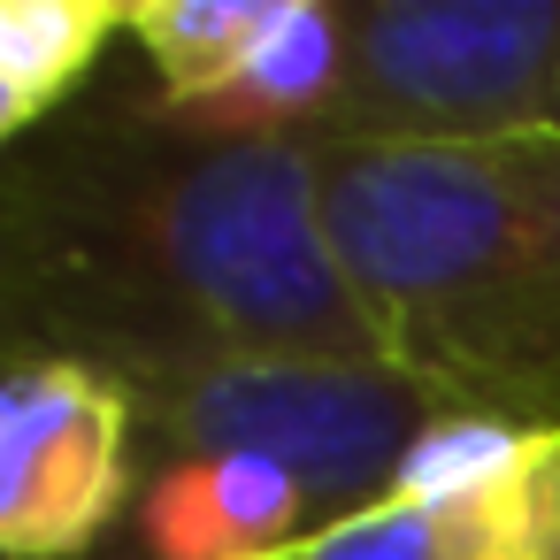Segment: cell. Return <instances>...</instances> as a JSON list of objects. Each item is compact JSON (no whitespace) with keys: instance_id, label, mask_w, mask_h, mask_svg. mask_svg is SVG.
<instances>
[{"instance_id":"8fae6325","label":"cell","mask_w":560,"mask_h":560,"mask_svg":"<svg viewBox=\"0 0 560 560\" xmlns=\"http://www.w3.org/2000/svg\"><path fill=\"white\" fill-rule=\"evenodd\" d=\"M552 131H560V101H552Z\"/></svg>"},{"instance_id":"30bf717a","label":"cell","mask_w":560,"mask_h":560,"mask_svg":"<svg viewBox=\"0 0 560 560\" xmlns=\"http://www.w3.org/2000/svg\"><path fill=\"white\" fill-rule=\"evenodd\" d=\"M269 560H307V545H292V552H269Z\"/></svg>"},{"instance_id":"277c9868","label":"cell","mask_w":560,"mask_h":560,"mask_svg":"<svg viewBox=\"0 0 560 560\" xmlns=\"http://www.w3.org/2000/svg\"><path fill=\"white\" fill-rule=\"evenodd\" d=\"M346 101L330 139L499 147L552 131L560 0H338Z\"/></svg>"},{"instance_id":"52a82bcc","label":"cell","mask_w":560,"mask_h":560,"mask_svg":"<svg viewBox=\"0 0 560 560\" xmlns=\"http://www.w3.org/2000/svg\"><path fill=\"white\" fill-rule=\"evenodd\" d=\"M323 522L307 491L246 453H192L139 483V552L147 560H269L307 545Z\"/></svg>"},{"instance_id":"8992f818","label":"cell","mask_w":560,"mask_h":560,"mask_svg":"<svg viewBox=\"0 0 560 560\" xmlns=\"http://www.w3.org/2000/svg\"><path fill=\"white\" fill-rule=\"evenodd\" d=\"M139 407L93 361H16L0 392V552L85 560L139 491Z\"/></svg>"},{"instance_id":"9c48e42d","label":"cell","mask_w":560,"mask_h":560,"mask_svg":"<svg viewBox=\"0 0 560 560\" xmlns=\"http://www.w3.org/2000/svg\"><path fill=\"white\" fill-rule=\"evenodd\" d=\"M269 24V0H147L131 9V47L147 55L170 108H208Z\"/></svg>"},{"instance_id":"7a4b0ae2","label":"cell","mask_w":560,"mask_h":560,"mask_svg":"<svg viewBox=\"0 0 560 560\" xmlns=\"http://www.w3.org/2000/svg\"><path fill=\"white\" fill-rule=\"evenodd\" d=\"M315 177L384 361L460 415L560 430V131L323 139Z\"/></svg>"},{"instance_id":"3957f363","label":"cell","mask_w":560,"mask_h":560,"mask_svg":"<svg viewBox=\"0 0 560 560\" xmlns=\"http://www.w3.org/2000/svg\"><path fill=\"white\" fill-rule=\"evenodd\" d=\"M139 407L147 476L192 453H246L284 468L315 522H346L407 483L422 445L460 422V407L415 384L392 361H300V353H238V361H177L116 376Z\"/></svg>"},{"instance_id":"6da1fadb","label":"cell","mask_w":560,"mask_h":560,"mask_svg":"<svg viewBox=\"0 0 560 560\" xmlns=\"http://www.w3.org/2000/svg\"><path fill=\"white\" fill-rule=\"evenodd\" d=\"M9 307L16 361L108 376L238 353L384 361L323 223L315 147L215 139L162 101L62 124L16 162Z\"/></svg>"},{"instance_id":"ba28073f","label":"cell","mask_w":560,"mask_h":560,"mask_svg":"<svg viewBox=\"0 0 560 560\" xmlns=\"http://www.w3.org/2000/svg\"><path fill=\"white\" fill-rule=\"evenodd\" d=\"M124 32L131 9L116 0H9L0 9V131L24 139L32 124H47V108Z\"/></svg>"},{"instance_id":"5b68a950","label":"cell","mask_w":560,"mask_h":560,"mask_svg":"<svg viewBox=\"0 0 560 560\" xmlns=\"http://www.w3.org/2000/svg\"><path fill=\"white\" fill-rule=\"evenodd\" d=\"M307 560H560V430L445 422L407 483L315 529Z\"/></svg>"}]
</instances>
